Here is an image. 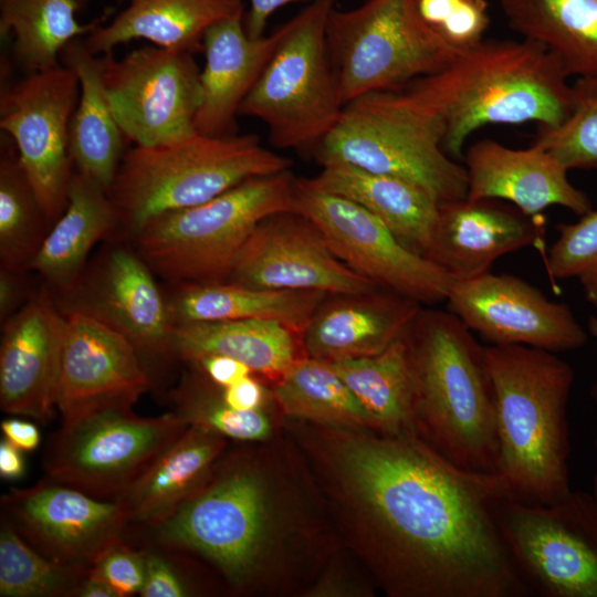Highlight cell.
<instances>
[{"mask_svg":"<svg viewBox=\"0 0 597 597\" xmlns=\"http://www.w3.org/2000/svg\"><path fill=\"white\" fill-rule=\"evenodd\" d=\"M337 464L362 506L376 567L397 596L527 597L501 533L499 478L451 464L416 434L341 441Z\"/></svg>","mask_w":597,"mask_h":597,"instance_id":"6da1fadb","label":"cell"},{"mask_svg":"<svg viewBox=\"0 0 597 597\" xmlns=\"http://www.w3.org/2000/svg\"><path fill=\"white\" fill-rule=\"evenodd\" d=\"M568 78L535 41L483 39L400 92L438 126L443 150L463 158L467 139L484 125H561L572 111Z\"/></svg>","mask_w":597,"mask_h":597,"instance_id":"7a4b0ae2","label":"cell"},{"mask_svg":"<svg viewBox=\"0 0 597 597\" xmlns=\"http://www.w3.org/2000/svg\"><path fill=\"white\" fill-rule=\"evenodd\" d=\"M493 386L499 459L506 499L547 505L570 491L567 407L574 370L556 353L484 346Z\"/></svg>","mask_w":597,"mask_h":597,"instance_id":"3957f363","label":"cell"},{"mask_svg":"<svg viewBox=\"0 0 597 597\" xmlns=\"http://www.w3.org/2000/svg\"><path fill=\"white\" fill-rule=\"evenodd\" d=\"M405 339L417 437L461 470L496 475L494 392L484 346L451 312L422 307Z\"/></svg>","mask_w":597,"mask_h":597,"instance_id":"277c9868","label":"cell"},{"mask_svg":"<svg viewBox=\"0 0 597 597\" xmlns=\"http://www.w3.org/2000/svg\"><path fill=\"white\" fill-rule=\"evenodd\" d=\"M290 160L252 134L206 136L128 148L108 195L133 234L151 218L193 207L260 176L290 169Z\"/></svg>","mask_w":597,"mask_h":597,"instance_id":"5b68a950","label":"cell"},{"mask_svg":"<svg viewBox=\"0 0 597 597\" xmlns=\"http://www.w3.org/2000/svg\"><path fill=\"white\" fill-rule=\"evenodd\" d=\"M290 169L248 179L203 203L158 214L135 233L150 270L178 284L227 281L254 228L294 211Z\"/></svg>","mask_w":597,"mask_h":597,"instance_id":"8992f818","label":"cell"},{"mask_svg":"<svg viewBox=\"0 0 597 597\" xmlns=\"http://www.w3.org/2000/svg\"><path fill=\"white\" fill-rule=\"evenodd\" d=\"M336 0H311L283 24L280 41L239 115L263 122L280 149L316 146L345 107L327 44Z\"/></svg>","mask_w":597,"mask_h":597,"instance_id":"52a82bcc","label":"cell"},{"mask_svg":"<svg viewBox=\"0 0 597 597\" xmlns=\"http://www.w3.org/2000/svg\"><path fill=\"white\" fill-rule=\"evenodd\" d=\"M315 156L322 166L346 164L406 179L440 205L467 198L464 166L443 150L438 126L399 90L369 93L348 103L316 146Z\"/></svg>","mask_w":597,"mask_h":597,"instance_id":"ba28073f","label":"cell"},{"mask_svg":"<svg viewBox=\"0 0 597 597\" xmlns=\"http://www.w3.org/2000/svg\"><path fill=\"white\" fill-rule=\"evenodd\" d=\"M270 504L261 470L252 461L234 458L154 528L156 538L206 558L242 588L261 570L270 548Z\"/></svg>","mask_w":597,"mask_h":597,"instance_id":"9c48e42d","label":"cell"},{"mask_svg":"<svg viewBox=\"0 0 597 597\" xmlns=\"http://www.w3.org/2000/svg\"><path fill=\"white\" fill-rule=\"evenodd\" d=\"M326 35L345 106L369 93L397 91L441 70L457 54L425 24L415 0L335 7Z\"/></svg>","mask_w":597,"mask_h":597,"instance_id":"30bf717a","label":"cell"},{"mask_svg":"<svg viewBox=\"0 0 597 597\" xmlns=\"http://www.w3.org/2000/svg\"><path fill=\"white\" fill-rule=\"evenodd\" d=\"M188 426L175 411L146 418L132 408L62 421L48 441L44 470L54 482L117 501Z\"/></svg>","mask_w":597,"mask_h":597,"instance_id":"8fae6325","label":"cell"},{"mask_svg":"<svg viewBox=\"0 0 597 597\" xmlns=\"http://www.w3.org/2000/svg\"><path fill=\"white\" fill-rule=\"evenodd\" d=\"M496 519L532 595L597 597V514L589 493L572 490L547 505L503 498Z\"/></svg>","mask_w":597,"mask_h":597,"instance_id":"7c38bea8","label":"cell"},{"mask_svg":"<svg viewBox=\"0 0 597 597\" xmlns=\"http://www.w3.org/2000/svg\"><path fill=\"white\" fill-rule=\"evenodd\" d=\"M294 211L314 223L341 261L380 289L421 305L447 301L454 280L357 202L296 179Z\"/></svg>","mask_w":597,"mask_h":597,"instance_id":"4fadbf2b","label":"cell"},{"mask_svg":"<svg viewBox=\"0 0 597 597\" xmlns=\"http://www.w3.org/2000/svg\"><path fill=\"white\" fill-rule=\"evenodd\" d=\"M80 97L74 71L59 64L0 87V129L13 142L20 164L51 224L64 212L74 172L70 124Z\"/></svg>","mask_w":597,"mask_h":597,"instance_id":"5bb4252c","label":"cell"},{"mask_svg":"<svg viewBox=\"0 0 597 597\" xmlns=\"http://www.w3.org/2000/svg\"><path fill=\"white\" fill-rule=\"evenodd\" d=\"M114 116L134 146L171 143L193 133L201 101L192 53L147 45L117 59L100 55Z\"/></svg>","mask_w":597,"mask_h":597,"instance_id":"9a60e30c","label":"cell"},{"mask_svg":"<svg viewBox=\"0 0 597 597\" xmlns=\"http://www.w3.org/2000/svg\"><path fill=\"white\" fill-rule=\"evenodd\" d=\"M449 312L490 345H524L553 353L582 348L586 331L570 307L549 300L525 280L511 274L454 280Z\"/></svg>","mask_w":597,"mask_h":597,"instance_id":"2e32d148","label":"cell"},{"mask_svg":"<svg viewBox=\"0 0 597 597\" xmlns=\"http://www.w3.org/2000/svg\"><path fill=\"white\" fill-rule=\"evenodd\" d=\"M1 506L4 519L44 556L88 570L123 541L129 522L119 501L97 499L50 479L10 490Z\"/></svg>","mask_w":597,"mask_h":597,"instance_id":"e0dca14e","label":"cell"},{"mask_svg":"<svg viewBox=\"0 0 597 597\" xmlns=\"http://www.w3.org/2000/svg\"><path fill=\"white\" fill-rule=\"evenodd\" d=\"M55 407L62 421L112 408H132L149 388L137 348L100 318L65 312Z\"/></svg>","mask_w":597,"mask_h":597,"instance_id":"ac0fdd59","label":"cell"},{"mask_svg":"<svg viewBox=\"0 0 597 597\" xmlns=\"http://www.w3.org/2000/svg\"><path fill=\"white\" fill-rule=\"evenodd\" d=\"M228 280L327 294H358L380 289L341 261L314 223L295 211L271 214L254 228Z\"/></svg>","mask_w":597,"mask_h":597,"instance_id":"d6986e66","label":"cell"},{"mask_svg":"<svg viewBox=\"0 0 597 597\" xmlns=\"http://www.w3.org/2000/svg\"><path fill=\"white\" fill-rule=\"evenodd\" d=\"M65 314L41 291L9 317L0 347V407L46 425L54 415Z\"/></svg>","mask_w":597,"mask_h":597,"instance_id":"ffe728a7","label":"cell"},{"mask_svg":"<svg viewBox=\"0 0 597 597\" xmlns=\"http://www.w3.org/2000/svg\"><path fill=\"white\" fill-rule=\"evenodd\" d=\"M468 200H504L524 214L541 217L551 206L583 216L591 209L587 195L568 179V169L532 144L513 149L493 139L472 144L463 155Z\"/></svg>","mask_w":597,"mask_h":597,"instance_id":"44dd1931","label":"cell"},{"mask_svg":"<svg viewBox=\"0 0 597 597\" xmlns=\"http://www.w3.org/2000/svg\"><path fill=\"white\" fill-rule=\"evenodd\" d=\"M91 314L124 335L138 352L172 354L174 322L168 300L137 252L115 248L67 311Z\"/></svg>","mask_w":597,"mask_h":597,"instance_id":"7402d4cb","label":"cell"},{"mask_svg":"<svg viewBox=\"0 0 597 597\" xmlns=\"http://www.w3.org/2000/svg\"><path fill=\"white\" fill-rule=\"evenodd\" d=\"M498 200H457L440 205L439 218L426 258L453 280L490 271L501 256L542 244L537 218Z\"/></svg>","mask_w":597,"mask_h":597,"instance_id":"603a6c76","label":"cell"},{"mask_svg":"<svg viewBox=\"0 0 597 597\" xmlns=\"http://www.w3.org/2000/svg\"><path fill=\"white\" fill-rule=\"evenodd\" d=\"M422 305L377 289L328 294L300 335L306 357L325 362L371 356L406 336Z\"/></svg>","mask_w":597,"mask_h":597,"instance_id":"cb8c5ba5","label":"cell"},{"mask_svg":"<svg viewBox=\"0 0 597 597\" xmlns=\"http://www.w3.org/2000/svg\"><path fill=\"white\" fill-rule=\"evenodd\" d=\"M281 38L280 28L270 35L251 38L244 15L213 24L202 40L205 65L200 71L201 101L195 129L206 136L234 134L235 117Z\"/></svg>","mask_w":597,"mask_h":597,"instance_id":"d4e9b609","label":"cell"},{"mask_svg":"<svg viewBox=\"0 0 597 597\" xmlns=\"http://www.w3.org/2000/svg\"><path fill=\"white\" fill-rule=\"evenodd\" d=\"M244 15L242 0H127L109 22L83 38L95 55L113 52L121 44L146 40L154 45L195 53L213 24Z\"/></svg>","mask_w":597,"mask_h":597,"instance_id":"484cf974","label":"cell"},{"mask_svg":"<svg viewBox=\"0 0 597 597\" xmlns=\"http://www.w3.org/2000/svg\"><path fill=\"white\" fill-rule=\"evenodd\" d=\"M224 437L199 425H189L117 500L129 522L153 528L198 492L213 472Z\"/></svg>","mask_w":597,"mask_h":597,"instance_id":"4316f807","label":"cell"},{"mask_svg":"<svg viewBox=\"0 0 597 597\" xmlns=\"http://www.w3.org/2000/svg\"><path fill=\"white\" fill-rule=\"evenodd\" d=\"M306 181L316 189L363 206L380 219L402 244L426 256L440 203L422 187L346 164L324 165L317 176Z\"/></svg>","mask_w":597,"mask_h":597,"instance_id":"83f0119b","label":"cell"},{"mask_svg":"<svg viewBox=\"0 0 597 597\" xmlns=\"http://www.w3.org/2000/svg\"><path fill=\"white\" fill-rule=\"evenodd\" d=\"M60 62L71 67L80 82V97L69 132L74 169L108 192L127 150V140L106 94L101 57L81 38L63 49Z\"/></svg>","mask_w":597,"mask_h":597,"instance_id":"f1b7e54d","label":"cell"},{"mask_svg":"<svg viewBox=\"0 0 597 597\" xmlns=\"http://www.w3.org/2000/svg\"><path fill=\"white\" fill-rule=\"evenodd\" d=\"M328 294L321 291L279 290L233 281L179 284L168 298L174 325L268 320L280 322L301 335Z\"/></svg>","mask_w":597,"mask_h":597,"instance_id":"f546056e","label":"cell"},{"mask_svg":"<svg viewBox=\"0 0 597 597\" xmlns=\"http://www.w3.org/2000/svg\"><path fill=\"white\" fill-rule=\"evenodd\" d=\"M119 223L108 192L74 169L67 206L49 229L31 269L56 290L70 291L93 247Z\"/></svg>","mask_w":597,"mask_h":597,"instance_id":"4dcf8cb0","label":"cell"},{"mask_svg":"<svg viewBox=\"0 0 597 597\" xmlns=\"http://www.w3.org/2000/svg\"><path fill=\"white\" fill-rule=\"evenodd\" d=\"M300 334L268 320L197 322L175 325L172 354L190 363L224 355L252 373L281 376L296 359Z\"/></svg>","mask_w":597,"mask_h":597,"instance_id":"1f68e13d","label":"cell"},{"mask_svg":"<svg viewBox=\"0 0 597 597\" xmlns=\"http://www.w3.org/2000/svg\"><path fill=\"white\" fill-rule=\"evenodd\" d=\"M509 25L545 46L568 76H597V0H499Z\"/></svg>","mask_w":597,"mask_h":597,"instance_id":"d6a6232c","label":"cell"},{"mask_svg":"<svg viewBox=\"0 0 597 597\" xmlns=\"http://www.w3.org/2000/svg\"><path fill=\"white\" fill-rule=\"evenodd\" d=\"M90 0H0V38L12 36L11 57L24 74L61 64L63 49L87 36L107 14L83 23Z\"/></svg>","mask_w":597,"mask_h":597,"instance_id":"836d02e7","label":"cell"},{"mask_svg":"<svg viewBox=\"0 0 597 597\" xmlns=\"http://www.w3.org/2000/svg\"><path fill=\"white\" fill-rule=\"evenodd\" d=\"M331 365L374 427L389 436L416 434L413 383L405 337L379 354L341 359Z\"/></svg>","mask_w":597,"mask_h":597,"instance_id":"e575fe53","label":"cell"},{"mask_svg":"<svg viewBox=\"0 0 597 597\" xmlns=\"http://www.w3.org/2000/svg\"><path fill=\"white\" fill-rule=\"evenodd\" d=\"M52 224L20 164L11 138L0 137V259L3 269L23 273Z\"/></svg>","mask_w":597,"mask_h":597,"instance_id":"d590c367","label":"cell"},{"mask_svg":"<svg viewBox=\"0 0 597 597\" xmlns=\"http://www.w3.org/2000/svg\"><path fill=\"white\" fill-rule=\"evenodd\" d=\"M273 396L294 417L333 425H371L356 397L329 362L297 358L280 377Z\"/></svg>","mask_w":597,"mask_h":597,"instance_id":"8d00e7d4","label":"cell"},{"mask_svg":"<svg viewBox=\"0 0 597 597\" xmlns=\"http://www.w3.org/2000/svg\"><path fill=\"white\" fill-rule=\"evenodd\" d=\"M88 569L55 562L31 546L2 519L0 528V596H76Z\"/></svg>","mask_w":597,"mask_h":597,"instance_id":"74e56055","label":"cell"},{"mask_svg":"<svg viewBox=\"0 0 597 597\" xmlns=\"http://www.w3.org/2000/svg\"><path fill=\"white\" fill-rule=\"evenodd\" d=\"M533 144L568 170L597 168V76L576 78L568 117L556 127L538 126Z\"/></svg>","mask_w":597,"mask_h":597,"instance_id":"f35d334b","label":"cell"},{"mask_svg":"<svg viewBox=\"0 0 597 597\" xmlns=\"http://www.w3.org/2000/svg\"><path fill=\"white\" fill-rule=\"evenodd\" d=\"M177 412L187 423L203 426L223 437L242 441L263 440L271 423L262 409L239 410L224 404L199 377H188L172 391Z\"/></svg>","mask_w":597,"mask_h":597,"instance_id":"ab89813d","label":"cell"},{"mask_svg":"<svg viewBox=\"0 0 597 597\" xmlns=\"http://www.w3.org/2000/svg\"><path fill=\"white\" fill-rule=\"evenodd\" d=\"M415 6L425 24L457 53L485 39L488 0H415Z\"/></svg>","mask_w":597,"mask_h":597,"instance_id":"60d3db41","label":"cell"},{"mask_svg":"<svg viewBox=\"0 0 597 597\" xmlns=\"http://www.w3.org/2000/svg\"><path fill=\"white\" fill-rule=\"evenodd\" d=\"M545 265L553 279H576L582 286L597 281V210L590 209L574 223L557 227Z\"/></svg>","mask_w":597,"mask_h":597,"instance_id":"b9f144b4","label":"cell"},{"mask_svg":"<svg viewBox=\"0 0 597 597\" xmlns=\"http://www.w3.org/2000/svg\"><path fill=\"white\" fill-rule=\"evenodd\" d=\"M108 583L118 597L140 593L145 580V552L122 542L103 553L88 570Z\"/></svg>","mask_w":597,"mask_h":597,"instance_id":"7bdbcfd3","label":"cell"},{"mask_svg":"<svg viewBox=\"0 0 597 597\" xmlns=\"http://www.w3.org/2000/svg\"><path fill=\"white\" fill-rule=\"evenodd\" d=\"M143 597H184L188 590L172 565L164 556L145 552V580L139 593Z\"/></svg>","mask_w":597,"mask_h":597,"instance_id":"ee69618b","label":"cell"},{"mask_svg":"<svg viewBox=\"0 0 597 597\" xmlns=\"http://www.w3.org/2000/svg\"><path fill=\"white\" fill-rule=\"evenodd\" d=\"M206 377L220 388H227L251 375L243 363L224 355H208L193 362Z\"/></svg>","mask_w":597,"mask_h":597,"instance_id":"f6af8a7d","label":"cell"},{"mask_svg":"<svg viewBox=\"0 0 597 597\" xmlns=\"http://www.w3.org/2000/svg\"><path fill=\"white\" fill-rule=\"evenodd\" d=\"M221 397L226 405L239 410L262 409L266 391L253 377L248 376L227 388H221Z\"/></svg>","mask_w":597,"mask_h":597,"instance_id":"bcb514c9","label":"cell"},{"mask_svg":"<svg viewBox=\"0 0 597 597\" xmlns=\"http://www.w3.org/2000/svg\"><path fill=\"white\" fill-rule=\"evenodd\" d=\"M22 273L1 268L0 271V318L3 323L21 307L24 297Z\"/></svg>","mask_w":597,"mask_h":597,"instance_id":"7dc6e473","label":"cell"},{"mask_svg":"<svg viewBox=\"0 0 597 597\" xmlns=\"http://www.w3.org/2000/svg\"><path fill=\"white\" fill-rule=\"evenodd\" d=\"M1 431L4 439L14 444L21 451H34L40 444V431L31 421L18 418H8L1 422Z\"/></svg>","mask_w":597,"mask_h":597,"instance_id":"c3c4849f","label":"cell"},{"mask_svg":"<svg viewBox=\"0 0 597 597\" xmlns=\"http://www.w3.org/2000/svg\"><path fill=\"white\" fill-rule=\"evenodd\" d=\"M304 0H250V10L244 19V25L251 38H261L270 17L279 9L293 2Z\"/></svg>","mask_w":597,"mask_h":597,"instance_id":"681fc988","label":"cell"},{"mask_svg":"<svg viewBox=\"0 0 597 597\" xmlns=\"http://www.w3.org/2000/svg\"><path fill=\"white\" fill-rule=\"evenodd\" d=\"M22 451L7 439L0 442V476L6 480H17L24 474Z\"/></svg>","mask_w":597,"mask_h":597,"instance_id":"f907efd6","label":"cell"},{"mask_svg":"<svg viewBox=\"0 0 597 597\" xmlns=\"http://www.w3.org/2000/svg\"><path fill=\"white\" fill-rule=\"evenodd\" d=\"M76 596L78 597H118L114 588L103 578L91 574L81 583Z\"/></svg>","mask_w":597,"mask_h":597,"instance_id":"816d5d0a","label":"cell"},{"mask_svg":"<svg viewBox=\"0 0 597 597\" xmlns=\"http://www.w3.org/2000/svg\"><path fill=\"white\" fill-rule=\"evenodd\" d=\"M590 396H591V399H593V401L595 404V407L597 409V374H596V377H595V379L593 381V385L590 387ZM595 448H596V451H597V436H596V439H595ZM589 494H590L593 505H594L596 514H597V469H596L594 480H593L591 492Z\"/></svg>","mask_w":597,"mask_h":597,"instance_id":"f5cc1de1","label":"cell"},{"mask_svg":"<svg viewBox=\"0 0 597 597\" xmlns=\"http://www.w3.org/2000/svg\"><path fill=\"white\" fill-rule=\"evenodd\" d=\"M586 300L593 305L597 315V281L583 285Z\"/></svg>","mask_w":597,"mask_h":597,"instance_id":"db71d44e","label":"cell"},{"mask_svg":"<svg viewBox=\"0 0 597 597\" xmlns=\"http://www.w3.org/2000/svg\"><path fill=\"white\" fill-rule=\"evenodd\" d=\"M587 331L597 342V315H593L588 318Z\"/></svg>","mask_w":597,"mask_h":597,"instance_id":"11a10c76","label":"cell"}]
</instances>
